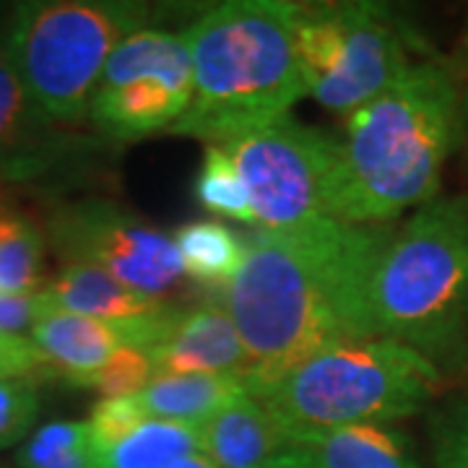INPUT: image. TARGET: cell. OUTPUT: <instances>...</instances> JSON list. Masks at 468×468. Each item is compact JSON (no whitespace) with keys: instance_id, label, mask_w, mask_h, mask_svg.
Segmentation results:
<instances>
[{"instance_id":"1","label":"cell","mask_w":468,"mask_h":468,"mask_svg":"<svg viewBox=\"0 0 468 468\" xmlns=\"http://www.w3.org/2000/svg\"><path fill=\"white\" fill-rule=\"evenodd\" d=\"M393 227L318 218L248 237V258L224 289V307L242 335L252 399L318 351L375 338L369 289Z\"/></svg>"},{"instance_id":"2","label":"cell","mask_w":468,"mask_h":468,"mask_svg":"<svg viewBox=\"0 0 468 468\" xmlns=\"http://www.w3.org/2000/svg\"><path fill=\"white\" fill-rule=\"evenodd\" d=\"M461 97L451 66L421 60L399 84L346 115L331 218L385 224L432 201L442 167L463 133Z\"/></svg>"},{"instance_id":"3","label":"cell","mask_w":468,"mask_h":468,"mask_svg":"<svg viewBox=\"0 0 468 468\" xmlns=\"http://www.w3.org/2000/svg\"><path fill=\"white\" fill-rule=\"evenodd\" d=\"M193 97L169 133L221 146L289 115L307 97L297 48V3L229 0L185 32Z\"/></svg>"},{"instance_id":"4","label":"cell","mask_w":468,"mask_h":468,"mask_svg":"<svg viewBox=\"0 0 468 468\" xmlns=\"http://www.w3.org/2000/svg\"><path fill=\"white\" fill-rule=\"evenodd\" d=\"M375 338L452 354L468 335V198H432L393 229L369 289ZM435 362V359H432Z\"/></svg>"},{"instance_id":"5","label":"cell","mask_w":468,"mask_h":468,"mask_svg":"<svg viewBox=\"0 0 468 468\" xmlns=\"http://www.w3.org/2000/svg\"><path fill=\"white\" fill-rule=\"evenodd\" d=\"M437 385L435 362L421 351L369 338L318 351L258 401L294 440L335 427L414 417L435 396Z\"/></svg>"},{"instance_id":"6","label":"cell","mask_w":468,"mask_h":468,"mask_svg":"<svg viewBox=\"0 0 468 468\" xmlns=\"http://www.w3.org/2000/svg\"><path fill=\"white\" fill-rule=\"evenodd\" d=\"M144 3L34 0L14 8L5 42L18 76L52 125H79L115 48L141 32Z\"/></svg>"},{"instance_id":"7","label":"cell","mask_w":468,"mask_h":468,"mask_svg":"<svg viewBox=\"0 0 468 468\" xmlns=\"http://www.w3.org/2000/svg\"><path fill=\"white\" fill-rule=\"evenodd\" d=\"M297 48L313 100L351 115L417 66L414 39L380 3H297Z\"/></svg>"},{"instance_id":"8","label":"cell","mask_w":468,"mask_h":468,"mask_svg":"<svg viewBox=\"0 0 468 468\" xmlns=\"http://www.w3.org/2000/svg\"><path fill=\"white\" fill-rule=\"evenodd\" d=\"M239 172L261 229L331 218L338 138L284 115L221 144Z\"/></svg>"},{"instance_id":"9","label":"cell","mask_w":468,"mask_h":468,"mask_svg":"<svg viewBox=\"0 0 468 468\" xmlns=\"http://www.w3.org/2000/svg\"><path fill=\"white\" fill-rule=\"evenodd\" d=\"M193 97V58L185 34L141 29L110 55L89 104L97 131L138 141L172 131Z\"/></svg>"},{"instance_id":"10","label":"cell","mask_w":468,"mask_h":468,"mask_svg":"<svg viewBox=\"0 0 468 468\" xmlns=\"http://www.w3.org/2000/svg\"><path fill=\"white\" fill-rule=\"evenodd\" d=\"M48 234L66 263L101 268L156 300H165L185 276L169 234L104 198L60 203L48 218Z\"/></svg>"},{"instance_id":"11","label":"cell","mask_w":468,"mask_h":468,"mask_svg":"<svg viewBox=\"0 0 468 468\" xmlns=\"http://www.w3.org/2000/svg\"><path fill=\"white\" fill-rule=\"evenodd\" d=\"M180 315V307L167 304L162 313L149 318L110 323L50 307V313L29 331V338L45 354L52 372L73 380L100 369L122 346L151 351L175 328Z\"/></svg>"},{"instance_id":"12","label":"cell","mask_w":468,"mask_h":468,"mask_svg":"<svg viewBox=\"0 0 468 468\" xmlns=\"http://www.w3.org/2000/svg\"><path fill=\"white\" fill-rule=\"evenodd\" d=\"M156 378L172 375H248L250 356L227 307L203 302L183 310L175 328L154 349ZM154 378V380H156Z\"/></svg>"},{"instance_id":"13","label":"cell","mask_w":468,"mask_h":468,"mask_svg":"<svg viewBox=\"0 0 468 468\" xmlns=\"http://www.w3.org/2000/svg\"><path fill=\"white\" fill-rule=\"evenodd\" d=\"M66 151V138L29 97L0 32V180H29L50 169Z\"/></svg>"},{"instance_id":"14","label":"cell","mask_w":468,"mask_h":468,"mask_svg":"<svg viewBox=\"0 0 468 468\" xmlns=\"http://www.w3.org/2000/svg\"><path fill=\"white\" fill-rule=\"evenodd\" d=\"M201 430V452L218 468H263L268 461L292 448L289 432L263 403L242 396Z\"/></svg>"},{"instance_id":"15","label":"cell","mask_w":468,"mask_h":468,"mask_svg":"<svg viewBox=\"0 0 468 468\" xmlns=\"http://www.w3.org/2000/svg\"><path fill=\"white\" fill-rule=\"evenodd\" d=\"M42 292L55 310L110 323L149 318L167 307L165 300L135 292L107 271L86 263H66V268Z\"/></svg>"},{"instance_id":"16","label":"cell","mask_w":468,"mask_h":468,"mask_svg":"<svg viewBox=\"0 0 468 468\" xmlns=\"http://www.w3.org/2000/svg\"><path fill=\"white\" fill-rule=\"evenodd\" d=\"M315 468H419L411 440L385 424H351L292 440Z\"/></svg>"},{"instance_id":"17","label":"cell","mask_w":468,"mask_h":468,"mask_svg":"<svg viewBox=\"0 0 468 468\" xmlns=\"http://www.w3.org/2000/svg\"><path fill=\"white\" fill-rule=\"evenodd\" d=\"M242 396L250 393L239 375H172L151 380L135 399L149 419L201 427Z\"/></svg>"},{"instance_id":"18","label":"cell","mask_w":468,"mask_h":468,"mask_svg":"<svg viewBox=\"0 0 468 468\" xmlns=\"http://www.w3.org/2000/svg\"><path fill=\"white\" fill-rule=\"evenodd\" d=\"M183 273L206 286L232 284L248 258V237L234 232L218 218H196L172 234Z\"/></svg>"},{"instance_id":"19","label":"cell","mask_w":468,"mask_h":468,"mask_svg":"<svg viewBox=\"0 0 468 468\" xmlns=\"http://www.w3.org/2000/svg\"><path fill=\"white\" fill-rule=\"evenodd\" d=\"M196 452H201L198 427L149 419L110 451L94 452V468H172Z\"/></svg>"},{"instance_id":"20","label":"cell","mask_w":468,"mask_h":468,"mask_svg":"<svg viewBox=\"0 0 468 468\" xmlns=\"http://www.w3.org/2000/svg\"><path fill=\"white\" fill-rule=\"evenodd\" d=\"M45 282V234L21 217H0V292L34 294Z\"/></svg>"},{"instance_id":"21","label":"cell","mask_w":468,"mask_h":468,"mask_svg":"<svg viewBox=\"0 0 468 468\" xmlns=\"http://www.w3.org/2000/svg\"><path fill=\"white\" fill-rule=\"evenodd\" d=\"M16 468H94V445L86 421H50L21 442Z\"/></svg>"},{"instance_id":"22","label":"cell","mask_w":468,"mask_h":468,"mask_svg":"<svg viewBox=\"0 0 468 468\" xmlns=\"http://www.w3.org/2000/svg\"><path fill=\"white\" fill-rule=\"evenodd\" d=\"M193 193L196 201L217 217L234 218L242 224H258L245 183L234 167L232 156L221 146H206L201 169L193 183Z\"/></svg>"},{"instance_id":"23","label":"cell","mask_w":468,"mask_h":468,"mask_svg":"<svg viewBox=\"0 0 468 468\" xmlns=\"http://www.w3.org/2000/svg\"><path fill=\"white\" fill-rule=\"evenodd\" d=\"M154 378L156 375H154V359L149 349L122 346L100 369L73 378L68 383L86 390H97L101 393V399H128V396H138Z\"/></svg>"},{"instance_id":"24","label":"cell","mask_w":468,"mask_h":468,"mask_svg":"<svg viewBox=\"0 0 468 468\" xmlns=\"http://www.w3.org/2000/svg\"><path fill=\"white\" fill-rule=\"evenodd\" d=\"M39 417L37 380H0V451L21 445Z\"/></svg>"},{"instance_id":"25","label":"cell","mask_w":468,"mask_h":468,"mask_svg":"<svg viewBox=\"0 0 468 468\" xmlns=\"http://www.w3.org/2000/svg\"><path fill=\"white\" fill-rule=\"evenodd\" d=\"M149 421V414L144 411V406L138 403L135 396L128 399H101L89 417V435L94 452L110 451L120 440L133 435L135 430Z\"/></svg>"},{"instance_id":"26","label":"cell","mask_w":468,"mask_h":468,"mask_svg":"<svg viewBox=\"0 0 468 468\" xmlns=\"http://www.w3.org/2000/svg\"><path fill=\"white\" fill-rule=\"evenodd\" d=\"M45 372H52L50 362L29 335L0 334V380H34Z\"/></svg>"},{"instance_id":"27","label":"cell","mask_w":468,"mask_h":468,"mask_svg":"<svg viewBox=\"0 0 468 468\" xmlns=\"http://www.w3.org/2000/svg\"><path fill=\"white\" fill-rule=\"evenodd\" d=\"M50 313L45 292L34 294H5L0 292V334L27 335L39 320Z\"/></svg>"},{"instance_id":"28","label":"cell","mask_w":468,"mask_h":468,"mask_svg":"<svg viewBox=\"0 0 468 468\" xmlns=\"http://www.w3.org/2000/svg\"><path fill=\"white\" fill-rule=\"evenodd\" d=\"M437 468H468V406L440 421L435 440Z\"/></svg>"},{"instance_id":"29","label":"cell","mask_w":468,"mask_h":468,"mask_svg":"<svg viewBox=\"0 0 468 468\" xmlns=\"http://www.w3.org/2000/svg\"><path fill=\"white\" fill-rule=\"evenodd\" d=\"M263 468H315L313 461L307 458V452L300 451V448H289L282 455H276L273 461H268Z\"/></svg>"},{"instance_id":"30","label":"cell","mask_w":468,"mask_h":468,"mask_svg":"<svg viewBox=\"0 0 468 468\" xmlns=\"http://www.w3.org/2000/svg\"><path fill=\"white\" fill-rule=\"evenodd\" d=\"M172 468H218L208 455H203V452H196V455H187L183 458L180 463H175Z\"/></svg>"},{"instance_id":"31","label":"cell","mask_w":468,"mask_h":468,"mask_svg":"<svg viewBox=\"0 0 468 468\" xmlns=\"http://www.w3.org/2000/svg\"><path fill=\"white\" fill-rule=\"evenodd\" d=\"M461 125H463V135H468V89L461 97Z\"/></svg>"},{"instance_id":"32","label":"cell","mask_w":468,"mask_h":468,"mask_svg":"<svg viewBox=\"0 0 468 468\" xmlns=\"http://www.w3.org/2000/svg\"><path fill=\"white\" fill-rule=\"evenodd\" d=\"M463 50H466L468 55V24H466V34H463Z\"/></svg>"},{"instance_id":"33","label":"cell","mask_w":468,"mask_h":468,"mask_svg":"<svg viewBox=\"0 0 468 468\" xmlns=\"http://www.w3.org/2000/svg\"><path fill=\"white\" fill-rule=\"evenodd\" d=\"M0 468H8V466H5V463H0Z\"/></svg>"}]
</instances>
